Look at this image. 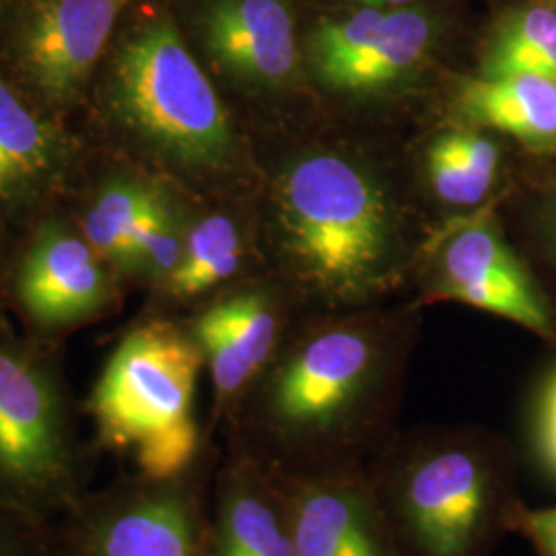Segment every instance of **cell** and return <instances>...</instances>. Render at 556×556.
<instances>
[{"instance_id": "obj_1", "label": "cell", "mask_w": 556, "mask_h": 556, "mask_svg": "<svg viewBox=\"0 0 556 556\" xmlns=\"http://www.w3.org/2000/svg\"><path fill=\"white\" fill-rule=\"evenodd\" d=\"M404 324L378 314L312 319L220 427V443L278 477L365 466L397 431Z\"/></svg>"}, {"instance_id": "obj_2", "label": "cell", "mask_w": 556, "mask_h": 556, "mask_svg": "<svg viewBox=\"0 0 556 556\" xmlns=\"http://www.w3.org/2000/svg\"><path fill=\"white\" fill-rule=\"evenodd\" d=\"M365 475L400 556H495L521 503L511 443L480 427L397 431Z\"/></svg>"}, {"instance_id": "obj_3", "label": "cell", "mask_w": 556, "mask_h": 556, "mask_svg": "<svg viewBox=\"0 0 556 556\" xmlns=\"http://www.w3.org/2000/svg\"><path fill=\"white\" fill-rule=\"evenodd\" d=\"M277 215L295 287L319 307L353 312L394 285V211L358 161L337 151L301 155L280 178Z\"/></svg>"}, {"instance_id": "obj_4", "label": "cell", "mask_w": 556, "mask_h": 556, "mask_svg": "<svg viewBox=\"0 0 556 556\" xmlns=\"http://www.w3.org/2000/svg\"><path fill=\"white\" fill-rule=\"evenodd\" d=\"M202 369L186 321L153 316L135 324L87 400L98 452L128 457L147 477H172L194 464L215 439L197 415Z\"/></svg>"}, {"instance_id": "obj_5", "label": "cell", "mask_w": 556, "mask_h": 556, "mask_svg": "<svg viewBox=\"0 0 556 556\" xmlns=\"http://www.w3.org/2000/svg\"><path fill=\"white\" fill-rule=\"evenodd\" d=\"M96 454L54 363L0 328V507L54 526L91 491Z\"/></svg>"}, {"instance_id": "obj_6", "label": "cell", "mask_w": 556, "mask_h": 556, "mask_svg": "<svg viewBox=\"0 0 556 556\" xmlns=\"http://www.w3.org/2000/svg\"><path fill=\"white\" fill-rule=\"evenodd\" d=\"M112 91L122 119L165 160L217 169L233 157L236 137L219 96L167 17L124 41Z\"/></svg>"}, {"instance_id": "obj_7", "label": "cell", "mask_w": 556, "mask_h": 556, "mask_svg": "<svg viewBox=\"0 0 556 556\" xmlns=\"http://www.w3.org/2000/svg\"><path fill=\"white\" fill-rule=\"evenodd\" d=\"M219 438L172 477L122 475L54 523L59 556H211V491Z\"/></svg>"}, {"instance_id": "obj_8", "label": "cell", "mask_w": 556, "mask_h": 556, "mask_svg": "<svg viewBox=\"0 0 556 556\" xmlns=\"http://www.w3.org/2000/svg\"><path fill=\"white\" fill-rule=\"evenodd\" d=\"M186 326L213 383L206 431L217 438L289 337V303L268 287H248L213 299Z\"/></svg>"}, {"instance_id": "obj_9", "label": "cell", "mask_w": 556, "mask_h": 556, "mask_svg": "<svg viewBox=\"0 0 556 556\" xmlns=\"http://www.w3.org/2000/svg\"><path fill=\"white\" fill-rule=\"evenodd\" d=\"M425 301H457L556 342V314L491 220L457 229L439 254Z\"/></svg>"}, {"instance_id": "obj_10", "label": "cell", "mask_w": 556, "mask_h": 556, "mask_svg": "<svg viewBox=\"0 0 556 556\" xmlns=\"http://www.w3.org/2000/svg\"><path fill=\"white\" fill-rule=\"evenodd\" d=\"M278 478L289 498L295 556H400L365 466Z\"/></svg>"}, {"instance_id": "obj_11", "label": "cell", "mask_w": 556, "mask_h": 556, "mask_svg": "<svg viewBox=\"0 0 556 556\" xmlns=\"http://www.w3.org/2000/svg\"><path fill=\"white\" fill-rule=\"evenodd\" d=\"M15 298L25 321L50 337L100 318L112 307L114 289L89 241L50 225L23 260Z\"/></svg>"}, {"instance_id": "obj_12", "label": "cell", "mask_w": 556, "mask_h": 556, "mask_svg": "<svg viewBox=\"0 0 556 556\" xmlns=\"http://www.w3.org/2000/svg\"><path fill=\"white\" fill-rule=\"evenodd\" d=\"M200 34L220 73L248 91L278 93L298 77L289 0H208Z\"/></svg>"}, {"instance_id": "obj_13", "label": "cell", "mask_w": 556, "mask_h": 556, "mask_svg": "<svg viewBox=\"0 0 556 556\" xmlns=\"http://www.w3.org/2000/svg\"><path fill=\"white\" fill-rule=\"evenodd\" d=\"M211 556H295L289 498L256 457L220 443L211 491Z\"/></svg>"}, {"instance_id": "obj_14", "label": "cell", "mask_w": 556, "mask_h": 556, "mask_svg": "<svg viewBox=\"0 0 556 556\" xmlns=\"http://www.w3.org/2000/svg\"><path fill=\"white\" fill-rule=\"evenodd\" d=\"M126 0H46L23 40V59L41 93L73 98L89 79Z\"/></svg>"}, {"instance_id": "obj_15", "label": "cell", "mask_w": 556, "mask_h": 556, "mask_svg": "<svg viewBox=\"0 0 556 556\" xmlns=\"http://www.w3.org/2000/svg\"><path fill=\"white\" fill-rule=\"evenodd\" d=\"M438 36V21L429 13L410 7L383 9L357 48L319 73L318 80L346 98H379L417 75L431 56Z\"/></svg>"}, {"instance_id": "obj_16", "label": "cell", "mask_w": 556, "mask_h": 556, "mask_svg": "<svg viewBox=\"0 0 556 556\" xmlns=\"http://www.w3.org/2000/svg\"><path fill=\"white\" fill-rule=\"evenodd\" d=\"M457 110L477 126L493 128L532 149L556 147V80L507 75L464 80Z\"/></svg>"}, {"instance_id": "obj_17", "label": "cell", "mask_w": 556, "mask_h": 556, "mask_svg": "<svg viewBox=\"0 0 556 556\" xmlns=\"http://www.w3.org/2000/svg\"><path fill=\"white\" fill-rule=\"evenodd\" d=\"M497 142L480 130L462 128L439 135L427 151V176L439 200L477 206L489 197L498 174Z\"/></svg>"}, {"instance_id": "obj_18", "label": "cell", "mask_w": 556, "mask_h": 556, "mask_svg": "<svg viewBox=\"0 0 556 556\" xmlns=\"http://www.w3.org/2000/svg\"><path fill=\"white\" fill-rule=\"evenodd\" d=\"M59 161L54 132L0 79V197L38 186Z\"/></svg>"}, {"instance_id": "obj_19", "label": "cell", "mask_w": 556, "mask_h": 556, "mask_svg": "<svg viewBox=\"0 0 556 556\" xmlns=\"http://www.w3.org/2000/svg\"><path fill=\"white\" fill-rule=\"evenodd\" d=\"M507 75L556 80V9L526 7L498 23L484 48L480 77Z\"/></svg>"}, {"instance_id": "obj_20", "label": "cell", "mask_w": 556, "mask_h": 556, "mask_svg": "<svg viewBox=\"0 0 556 556\" xmlns=\"http://www.w3.org/2000/svg\"><path fill=\"white\" fill-rule=\"evenodd\" d=\"M241 238L229 217L213 215L200 220L186 236L178 270L161 289L174 301H194L238 275Z\"/></svg>"}, {"instance_id": "obj_21", "label": "cell", "mask_w": 556, "mask_h": 556, "mask_svg": "<svg viewBox=\"0 0 556 556\" xmlns=\"http://www.w3.org/2000/svg\"><path fill=\"white\" fill-rule=\"evenodd\" d=\"M153 190L135 179H114L101 190L87 219L85 236L101 258L130 270V239Z\"/></svg>"}, {"instance_id": "obj_22", "label": "cell", "mask_w": 556, "mask_h": 556, "mask_svg": "<svg viewBox=\"0 0 556 556\" xmlns=\"http://www.w3.org/2000/svg\"><path fill=\"white\" fill-rule=\"evenodd\" d=\"M186 238L179 231L178 217L157 192L149 200L130 239V275H142L161 289L178 270L184 258Z\"/></svg>"}, {"instance_id": "obj_23", "label": "cell", "mask_w": 556, "mask_h": 556, "mask_svg": "<svg viewBox=\"0 0 556 556\" xmlns=\"http://www.w3.org/2000/svg\"><path fill=\"white\" fill-rule=\"evenodd\" d=\"M526 443L538 470L556 484V369L538 390Z\"/></svg>"}, {"instance_id": "obj_24", "label": "cell", "mask_w": 556, "mask_h": 556, "mask_svg": "<svg viewBox=\"0 0 556 556\" xmlns=\"http://www.w3.org/2000/svg\"><path fill=\"white\" fill-rule=\"evenodd\" d=\"M0 556H59L54 526L0 507Z\"/></svg>"}, {"instance_id": "obj_25", "label": "cell", "mask_w": 556, "mask_h": 556, "mask_svg": "<svg viewBox=\"0 0 556 556\" xmlns=\"http://www.w3.org/2000/svg\"><path fill=\"white\" fill-rule=\"evenodd\" d=\"M511 534L523 538L538 556H556V505L528 507L521 501L511 519Z\"/></svg>"}, {"instance_id": "obj_26", "label": "cell", "mask_w": 556, "mask_h": 556, "mask_svg": "<svg viewBox=\"0 0 556 556\" xmlns=\"http://www.w3.org/2000/svg\"><path fill=\"white\" fill-rule=\"evenodd\" d=\"M361 7H378V9H400V7H410L418 0H353Z\"/></svg>"}, {"instance_id": "obj_27", "label": "cell", "mask_w": 556, "mask_h": 556, "mask_svg": "<svg viewBox=\"0 0 556 556\" xmlns=\"http://www.w3.org/2000/svg\"><path fill=\"white\" fill-rule=\"evenodd\" d=\"M548 231H551V238L556 248V192L553 194V200L548 204Z\"/></svg>"}]
</instances>
